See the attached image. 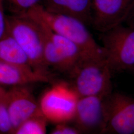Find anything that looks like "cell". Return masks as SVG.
<instances>
[{"label":"cell","mask_w":134,"mask_h":134,"mask_svg":"<svg viewBox=\"0 0 134 134\" xmlns=\"http://www.w3.org/2000/svg\"><path fill=\"white\" fill-rule=\"evenodd\" d=\"M11 5L15 14L26 13L35 6L41 4L42 0H7Z\"/></svg>","instance_id":"15"},{"label":"cell","mask_w":134,"mask_h":134,"mask_svg":"<svg viewBox=\"0 0 134 134\" xmlns=\"http://www.w3.org/2000/svg\"><path fill=\"white\" fill-rule=\"evenodd\" d=\"M133 71H134V70H133Z\"/></svg>","instance_id":"19"},{"label":"cell","mask_w":134,"mask_h":134,"mask_svg":"<svg viewBox=\"0 0 134 134\" xmlns=\"http://www.w3.org/2000/svg\"><path fill=\"white\" fill-rule=\"evenodd\" d=\"M4 1L0 0V40L7 34V16L4 11Z\"/></svg>","instance_id":"17"},{"label":"cell","mask_w":134,"mask_h":134,"mask_svg":"<svg viewBox=\"0 0 134 134\" xmlns=\"http://www.w3.org/2000/svg\"><path fill=\"white\" fill-rule=\"evenodd\" d=\"M14 132L7 104V90L0 86V134H13Z\"/></svg>","instance_id":"13"},{"label":"cell","mask_w":134,"mask_h":134,"mask_svg":"<svg viewBox=\"0 0 134 134\" xmlns=\"http://www.w3.org/2000/svg\"><path fill=\"white\" fill-rule=\"evenodd\" d=\"M134 10V0H92L91 25L101 34L119 25Z\"/></svg>","instance_id":"7"},{"label":"cell","mask_w":134,"mask_h":134,"mask_svg":"<svg viewBox=\"0 0 134 134\" xmlns=\"http://www.w3.org/2000/svg\"><path fill=\"white\" fill-rule=\"evenodd\" d=\"M41 4L48 11L66 14L91 25L92 0H42Z\"/></svg>","instance_id":"11"},{"label":"cell","mask_w":134,"mask_h":134,"mask_svg":"<svg viewBox=\"0 0 134 134\" xmlns=\"http://www.w3.org/2000/svg\"><path fill=\"white\" fill-rule=\"evenodd\" d=\"M47 123L43 116H39L21 125L13 134H46Z\"/></svg>","instance_id":"14"},{"label":"cell","mask_w":134,"mask_h":134,"mask_svg":"<svg viewBox=\"0 0 134 134\" xmlns=\"http://www.w3.org/2000/svg\"><path fill=\"white\" fill-rule=\"evenodd\" d=\"M104 58L113 72L134 69V28L123 24L102 34Z\"/></svg>","instance_id":"4"},{"label":"cell","mask_w":134,"mask_h":134,"mask_svg":"<svg viewBox=\"0 0 134 134\" xmlns=\"http://www.w3.org/2000/svg\"><path fill=\"white\" fill-rule=\"evenodd\" d=\"M79 96L69 83H54L39 101L41 113L47 122L67 124L73 120Z\"/></svg>","instance_id":"5"},{"label":"cell","mask_w":134,"mask_h":134,"mask_svg":"<svg viewBox=\"0 0 134 134\" xmlns=\"http://www.w3.org/2000/svg\"><path fill=\"white\" fill-rule=\"evenodd\" d=\"M105 98L99 96L79 97L72 122L81 134L105 132Z\"/></svg>","instance_id":"8"},{"label":"cell","mask_w":134,"mask_h":134,"mask_svg":"<svg viewBox=\"0 0 134 134\" xmlns=\"http://www.w3.org/2000/svg\"><path fill=\"white\" fill-rule=\"evenodd\" d=\"M0 61L18 67L34 69L24 51L7 32L0 40Z\"/></svg>","instance_id":"12"},{"label":"cell","mask_w":134,"mask_h":134,"mask_svg":"<svg viewBox=\"0 0 134 134\" xmlns=\"http://www.w3.org/2000/svg\"><path fill=\"white\" fill-rule=\"evenodd\" d=\"M105 132L134 134V97L112 92L104 99Z\"/></svg>","instance_id":"6"},{"label":"cell","mask_w":134,"mask_h":134,"mask_svg":"<svg viewBox=\"0 0 134 134\" xmlns=\"http://www.w3.org/2000/svg\"><path fill=\"white\" fill-rule=\"evenodd\" d=\"M112 71L103 56L86 57L68 75L70 86L79 97H106L112 92Z\"/></svg>","instance_id":"2"},{"label":"cell","mask_w":134,"mask_h":134,"mask_svg":"<svg viewBox=\"0 0 134 134\" xmlns=\"http://www.w3.org/2000/svg\"><path fill=\"white\" fill-rule=\"evenodd\" d=\"M55 34L75 43L87 56H102L101 45L96 42L82 21L72 16L50 12L41 4L24 13Z\"/></svg>","instance_id":"1"},{"label":"cell","mask_w":134,"mask_h":134,"mask_svg":"<svg viewBox=\"0 0 134 134\" xmlns=\"http://www.w3.org/2000/svg\"><path fill=\"white\" fill-rule=\"evenodd\" d=\"M50 134H81L78 130L73 127L65 124L57 125Z\"/></svg>","instance_id":"16"},{"label":"cell","mask_w":134,"mask_h":134,"mask_svg":"<svg viewBox=\"0 0 134 134\" xmlns=\"http://www.w3.org/2000/svg\"><path fill=\"white\" fill-rule=\"evenodd\" d=\"M29 86H13L7 90L8 107L14 132L27 121L42 116L39 101Z\"/></svg>","instance_id":"9"},{"label":"cell","mask_w":134,"mask_h":134,"mask_svg":"<svg viewBox=\"0 0 134 134\" xmlns=\"http://www.w3.org/2000/svg\"><path fill=\"white\" fill-rule=\"evenodd\" d=\"M7 32L24 51L34 70L51 75L44 59V34L36 21L25 14L7 16Z\"/></svg>","instance_id":"3"},{"label":"cell","mask_w":134,"mask_h":134,"mask_svg":"<svg viewBox=\"0 0 134 134\" xmlns=\"http://www.w3.org/2000/svg\"><path fill=\"white\" fill-rule=\"evenodd\" d=\"M52 81L51 75L0 61V86L13 87L29 85L34 83L50 82Z\"/></svg>","instance_id":"10"},{"label":"cell","mask_w":134,"mask_h":134,"mask_svg":"<svg viewBox=\"0 0 134 134\" xmlns=\"http://www.w3.org/2000/svg\"><path fill=\"white\" fill-rule=\"evenodd\" d=\"M126 22L127 24V25L134 28V10L130 15Z\"/></svg>","instance_id":"18"}]
</instances>
